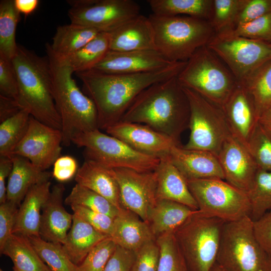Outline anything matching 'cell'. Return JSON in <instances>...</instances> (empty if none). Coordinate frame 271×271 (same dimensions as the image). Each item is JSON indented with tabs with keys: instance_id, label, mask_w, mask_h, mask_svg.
<instances>
[{
	"instance_id": "6da1fadb",
	"label": "cell",
	"mask_w": 271,
	"mask_h": 271,
	"mask_svg": "<svg viewBox=\"0 0 271 271\" xmlns=\"http://www.w3.org/2000/svg\"><path fill=\"white\" fill-rule=\"evenodd\" d=\"M187 62H176L158 70L135 74H111L94 70L76 73L83 92L94 102L99 129L120 121L137 97L151 85L177 76Z\"/></svg>"
},
{
	"instance_id": "7a4b0ae2",
	"label": "cell",
	"mask_w": 271,
	"mask_h": 271,
	"mask_svg": "<svg viewBox=\"0 0 271 271\" xmlns=\"http://www.w3.org/2000/svg\"><path fill=\"white\" fill-rule=\"evenodd\" d=\"M177 76L143 90L120 121L147 125L180 143L181 134L189 127L190 105Z\"/></svg>"
},
{
	"instance_id": "3957f363",
	"label": "cell",
	"mask_w": 271,
	"mask_h": 271,
	"mask_svg": "<svg viewBox=\"0 0 271 271\" xmlns=\"http://www.w3.org/2000/svg\"><path fill=\"white\" fill-rule=\"evenodd\" d=\"M51 74L52 94L61 121L62 145L68 147L82 133L98 129L97 113L93 101L82 91L72 77L67 59L46 45Z\"/></svg>"
},
{
	"instance_id": "277c9868",
	"label": "cell",
	"mask_w": 271,
	"mask_h": 271,
	"mask_svg": "<svg viewBox=\"0 0 271 271\" xmlns=\"http://www.w3.org/2000/svg\"><path fill=\"white\" fill-rule=\"evenodd\" d=\"M19 87L18 102L34 118L61 129V121L52 94L50 67L47 56L41 57L18 45L12 60Z\"/></svg>"
},
{
	"instance_id": "5b68a950",
	"label": "cell",
	"mask_w": 271,
	"mask_h": 271,
	"mask_svg": "<svg viewBox=\"0 0 271 271\" xmlns=\"http://www.w3.org/2000/svg\"><path fill=\"white\" fill-rule=\"evenodd\" d=\"M155 49L171 62H187L215 35L209 21L187 16L149 17Z\"/></svg>"
},
{
	"instance_id": "8992f818",
	"label": "cell",
	"mask_w": 271,
	"mask_h": 271,
	"mask_svg": "<svg viewBox=\"0 0 271 271\" xmlns=\"http://www.w3.org/2000/svg\"><path fill=\"white\" fill-rule=\"evenodd\" d=\"M177 78L182 86L221 108L240 84L225 63L207 45L193 54Z\"/></svg>"
},
{
	"instance_id": "52a82bcc",
	"label": "cell",
	"mask_w": 271,
	"mask_h": 271,
	"mask_svg": "<svg viewBox=\"0 0 271 271\" xmlns=\"http://www.w3.org/2000/svg\"><path fill=\"white\" fill-rule=\"evenodd\" d=\"M225 222L198 210L173 232L189 271H210L216 263Z\"/></svg>"
},
{
	"instance_id": "ba28073f",
	"label": "cell",
	"mask_w": 271,
	"mask_h": 271,
	"mask_svg": "<svg viewBox=\"0 0 271 271\" xmlns=\"http://www.w3.org/2000/svg\"><path fill=\"white\" fill-rule=\"evenodd\" d=\"M216 262L227 271H271L249 216L224 223Z\"/></svg>"
},
{
	"instance_id": "9c48e42d",
	"label": "cell",
	"mask_w": 271,
	"mask_h": 271,
	"mask_svg": "<svg viewBox=\"0 0 271 271\" xmlns=\"http://www.w3.org/2000/svg\"><path fill=\"white\" fill-rule=\"evenodd\" d=\"M72 143L84 148L85 160L111 169L126 168L151 172L155 170L160 160L134 150L121 140L105 134L99 129L76 136Z\"/></svg>"
},
{
	"instance_id": "30bf717a",
	"label": "cell",
	"mask_w": 271,
	"mask_h": 271,
	"mask_svg": "<svg viewBox=\"0 0 271 271\" xmlns=\"http://www.w3.org/2000/svg\"><path fill=\"white\" fill-rule=\"evenodd\" d=\"M183 87L190 105V136L183 147L210 152L217 156L225 142L232 136L223 112L198 93Z\"/></svg>"
},
{
	"instance_id": "8fae6325",
	"label": "cell",
	"mask_w": 271,
	"mask_h": 271,
	"mask_svg": "<svg viewBox=\"0 0 271 271\" xmlns=\"http://www.w3.org/2000/svg\"><path fill=\"white\" fill-rule=\"evenodd\" d=\"M189 190L203 214L231 222L249 216L247 193L217 178L187 180Z\"/></svg>"
},
{
	"instance_id": "7c38bea8",
	"label": "cell",
	"mask_w": 271,
	"mask_h": 271,
	"mask_svg": "<svg viewBox=\"0 0 271 271\" xmlns=\"http://www.w3.org/2000/svg\"><path fill=\"white\" fill-rule=\"evenodd\" d=\"M207 46L225 63L239 84L271 60V43L233 35L215 34Z\"/></svg>"
},
{
	"instance_id": "4fadbf2b",
	"label": "cell",
	"mask_w": 271,
	"mask_h": 271,
	"mask_svg": "<svg viewBox=\"0 0 271 271\" xmlns=\"http://www.w3.org/2000/svg\"><path fill=\"white\" fill-rule=\"evenodd\" d=\"M140 7L132 0H93L79 8H71V23L110 33L140 14Z\"/></svg>"
},
{
	"instance_id": "5bb4252c",
	"label": "cell",
	"mask_w": 271,
	"mask_h": 271,
	"mask_svg": "<svg viewBox=\"0 0 271 271\" xmlns=\"http://www.w3.org/2000/svg\"><path fill=\"white\" fill-rule=\"evenodd\" d=\"M117 181L121 205L148 222L157 201L155 171L140 172L130 169H113Z\"/></svg>"
},
{
	"instance_id": "9a60e30c",
	"label": "cell",
	"mask_w": 271,
	"mask_h": 271,
	"mask_svg": "<svg viewBox=\"0 0 271 271\" xmlns=\"http://www.w3.org/2000/svg\"><path fill=\"white\" fill-rule=\"evenodd\" d=\"M61 144V130L43 123L31 115L27 131L11 157H23L40 170L46 171L60 157Z\"/></svg>"
},
{
	"instance_id": "2e32d148",
	"label": "cell",
	"mask_w": 271,
	"mask_h": 271,
	"mask_svg": "<svg viewBox=\"0 0 271 271\" xmlns=\"http://www.w3.org/2000/svg\"><path fill=\"white\" fill-rule=\"evenodd\" d=\"M105 130L134 150L159 159L169 156L172 148L180 145L170 137L141 123L120 121Z\"/></svg>"
},
{
	"instance_id": "e0dca14e",
	"label": "cell",
	"mask_w": 271,
	"mask_h": 271,
	"mask_svg": "<svg viewBox=\"0 0 271 271\" xmlns=\"http://www.w3.org/2000/svg\"><path fill=\"white\" fill-rule=\"evenodd\" d=\"M217 157L224 180L247 193L258 170L247 148L232 136L225 142Z\"/></svg>"
},
{
	"instance_id": "ac0fdd59",
	"label": "cell",
	"mask_w": 271,
	"mask_h": 271,
	"mask_svg": "<svg viewBox=\"0 0 271 271\" xmlns=\"http://www.w3.org/2000/svg\"><path fill=\"white\" fill-rule=\"evenodd\" d=\"M174 63L155 49L128 52L109 50L91 70L105 73L135 74L158 70Z\"/></svg>"
},
{
	"instance_id": "d6986e66",
	"label": "cell",
	"mask_w": 271,
	"mask_h": 271,
	"mask_svg": "<svg viewBox=\"0 0 271 271\" xmlns=\"http://www.w3.org/2000/svg\"><path fill=\"white\" fill-rule=\"evenodd\" d=\"M221 109L232 136L247 148L259 117L246 88L240 84Z\"/></svg>"
},
{
	"instance_id": "ffe728a7",
	"label": "cell",
	"mask_w": 271,
	"mask_h": 271,
	"mask_svg": "<svg viewBox=\"0 0 271 271\" xmlns=\"http://www.w3.org/2000/svg\"><path fill=\"white\" fill-rule=\"evenodd\" d=\"M65 188L57 184L52 188L44 204L41 216L40 236L44 240L63 244L72 224L73 214L67 212L63 205Z\"/></svg>"
},
{
	"instance_id": "44dd1931",
	"label": "cell",
	"mask_w": 271,
	"mask_h": 271,
	"mask_svg": "<svg viewBox=\"0 0 271 271\" xmlns=\"http://www.w3.org/2000/svg\"><path fill=\"white\" fill-rule=\"evenodd\" d=\"M169 158L186 180L217 178L224 180L217 157L202 150H190L182 146H174Z\"/></svg>"
},
{
	"instance_id": "7402d4cb",
	"label": "cell",
	"mask_w": 271,
	"mask_h": 271,
	"mask_svg": "<svg viewBox=\"0 0 271 271\" xmlns=\"http://www.w3.org/2000/svg\"><path fill=\"white\" fill-rule=\"evenodd\" d=\"M109 33L110 50L128 52L155 49L149 18L141 14Z\"/></svg>"
},
{
	"instance_id": "603a6c76",
	"label": "cell",
	"mask_w": 271,
	"mask_h": 271,
	"mask_svg": "<svg viewBox=\"0 0 271 271\" xmlns=\"http://www.w3.org/2000/svg\"><path fill=\"white\" fill-rule=\"evenodd\" d=\"M155 172L157 200H171L198 210L187 180L172 163L169 156L160 159Z\"/></svg>"
},
{
	"instance_id": "cb8c5ba5",
	"label": "cell",
	"mask_w": 271,
	"mask_h": 271,
	"mask_svg": "<svg viewBox=\"0 0 271 271\" xmlns=\"http://www.w3.org/2000/svg\"><path fill=\"white\" fill-rule=\"evenodd\" d=\"M110 237L117 245L134 252L156 240L148 224L124 208L114 218Z\"/></svg>"
},
{
	"instance_id": "d4e9b609",
	"label": "cell",
	"mask_w": 271,
	"mask_h": 271,
	"mask_svg": "<svg viewBox=\"0 0 271 271\" xmlns=\"http://www.w3.org/2000/svg\"><path fill=\"white\" fill-rule=\"evenodd\" d=\"M51 182L34 185L19 206L13 233L27 237L39 236L41 211L50 193Z\"/></svg>"
},
{
	"instance_id": "484cf974",
	"label": "cell",
	"mask_w": 271,
	"mask_h": 271,
	"mask_svg": "<svg viewBox=\"0 0 271 271\" xmlns=\"http://www.w3.org/2000/svg\"><path fill=\"white\" fill-rule=\"evenodd\" d=\"M75 180L76 184L105 197L119 209L123 208L120 202L118 184L113 169L85 160L78 169Z\"/></svg>"
},
{
	"instance_id": "4316f807",
	"label": "cell",
	"mask_w": 271,
	"mask_h": 271,
	"mask_svg": "<svg viewBox=\"0 0 271 271\" xmlns=\"http://www.w3.org/2000/svg\"><path fill=\"white\" fill-rule=\"evenodd\" d=\"M13 166L7 186V198L20 206L28 191L35 185L50 180L52 173L42 171L28 159L12 156Z\"/></svg>"
},
{
	"instance_id": "83f0119b",
	"label": "cell",
	"mask_w": 271,
	"mask_h": 271,
	"mask_svg": "<svg viewBox=\"0 0 271 271\" xmlns=\"http://www.w3.org/2000/svg\"><path fill=\"white\" fill-rule=\"evenodd\" d=\"M107 237L73 214L72 224L62 247L72 262L78 266L89 252Z\"/></svg>"
},
{
	"instance_id": "f1b7e54d",
	"label": "cell",
	"mask_w": 271,
	"mask_h": 271,
	"mask_svg": "<svg viewBox=\"0 0 271 271\" xmlns=\"http://www.w3.org/2000/svg\"><path fill=\"white\" fill-rule=\"evenodd\" d=\"M198 210L175 201L157 200L150 212L147 223L157 238L165 233L173 232Z\"/></svg>"
},
{
	"instance_id": "f546056e",
	"label": "cell",
	"mask_w": 271,
	"mask_h": 271,
	"mask_svg": "<svg viewBox=\"0 0 271 271\" xmlns=\"http://www.w3.org/2000/svg\"><path fill=\"white\" fill-rule=\"evenodd\" d=\"M0 251L11 259L14 268L19 270L51 271L34 248L28 237L13 233Z\"/></svg>"
},
{
	"instance_id": "4dcf8cb0",
	"label": "cell",
	"mask_w": 271,
	"mask_h": 271,
	"mask_svg": "<svg viewBox=\"0 0 271 271\" xmlns=\"http://www.w3.org/2000/svg\"><path fill=\"white\" fill-rule=\"evenodd\" d=\"M99 33L92 28L71 23L58 26L50 47L58 56L67 57L82 48Z\"/></svg>"
},
{
	"instance_id": "1f68e13d",
	"label": "cell",
	"mask_w": 271,
	"mask_h": 271,
	"mask_svg": "<svg viewBox=\"0 0 271 271\" xmlns=\"http://www.w3.org/2000/svg\"><path fill=\"white\" fill-rule=\"evenodd\" d=\"M213 0H149L152 14L161 16H187L209 21Z\"/></svg>"
},
{
	"instance_id": "d6a6232c",
	"label": "cell",
	"mask_w": 271,
	"mask_h": 271,
	"mask_svg": "<svg viewBox=\"0 0 271 271\" xmlns=\"http://www.w3.org/2000/svg\"><path fill=\"white\" fill-rule=\"evenodd\" d=\"M109 33H99L77 52L65 58L73 72L92 69L105 56L109 49Z\"/></svg>"
},
{
	"instance_id": "836d02e7",
	"label": "cell",
	"mask_w": 271,
	"mask_h": 271,
	"mask_svg": "<svg viewBox=\"0 0 271 271\" xmlns=\"http://www.w3.org/2000/svg\"><path fill=\"white\" fill-rule=\"evenodd\" d=\"M20 19V13L14 0L0 2V53L12 60L16 55L18 45L16 42V31Z\"/></svg>"
},
{
	"instance_id": "e575fe53",
	"label": "cell",
	"mask_w": 271,
	"mask_h": 271,
	"mask_svg": "<svg viewBox=\"0 0 271 271\" xmlns=\"http://www.w3.org/2000/svg\"><path fill=\"white\" fill-rule=\"evenodd\" d=\"M240 84L243 85L251 95L260 117L271 107V60L257 69Z\"/></svg>"
},
{
	"instance_id": "d590c367",
	"label": "cell",
	"mask_w": 271,
	"mask_h": 271,
	"mask_svg": "<svg viewBox=\"0 0 271 271\" xmlns=\"http://www.w3.org/2000/svg\"><path fill=\"white\" fill-rule=\"evenodd\" d=\"M250 203L249 217L254 221L271 210V171L258 169L246 193Z\"/></svg>"
},
{
	"instance_id": "8d00e7d4",
	"label": "cell",
	"mask_w": 271,
	"mask_h": 271,
	"mask_svg": "<svg viewBox=\"0 0 271 271\" xmlns=\"http://www.w3.org/2000/svg\"><path fill=\"white\" fill-rule=\"evenodd\" d=\"M30 117V113L24 109L1 122L0 156L11 157L14 149L27 131Z\"/></svg>"
},
{
	"instance_id": "74e56055",
	"label": "cell",
	"mask_w": 271,
	"mask_h": 271,
	"mask_svg": "<svg viewBox=\"0 0 271 271\" xmlns=\"http://www.w3.org/2000/svg\"><path fill=\"white\" fill-rule=\"evenodd\" d=\"M37 253L51 271H78L70 260L62 244L46 241L39 236L28 237Z\"/></svg>"
},
{
	"instance_id": "f35d334b",
	"label": "cell",
	"mask_w": 271,
	"mask_h": 271,
	"mask_svg": "<svg viewBox=\"0 0 271 271\" xmlns=\"http://www.w3.org/2000/svg\"><path fill=\"white\" fill-rule=\"evenodd\" d=\"M64 203L70 206H81L109 215L113 219L118 215L120 210L105 197L78 184L73 187L65 199Z\"/></svg>"
},
{
	"instance_id": "ab89813d",
	"label": "cell",
	"mask_w": 271,
	"mask_h": 271,
	"mask_svg": "<svg viewBox=\"0 0 271 271\" xmlns=\"http://www.w3.org/2000/svg\"><path fill=\"white\" fill-rule=\"evenodd\" d=\"M246 0H213L209 22L215 34L225 33L235 27L236 20Z\"/></svg>"
},
{
	"instance_id": "60d3db41",
	"label": "cell",
	"mask_w": 271,
	"mask_h": 271,
	"mask_svg": "<svg viewBox=\"0 0 271 271\" xmlns=\"http://www.w3.org/2000/svg\"><path fill=\"white\" fill-rule=\"evenodd\" d=\"M160 255L158 271H189L173 232L158 236Z\"/></svg>"
},
{
	"instance_id": "b9f144b4",
	"label": "cell",
	"mask_w": 271,
	"mask_h": 271,
	"mask_svg": "<svg viewBox=\"0 0 271 271\" xmlns=\"http://www.w3.org/2000/svg\"><path fill=\"white\" fill-rule=\"evenodd\" d=\"M258 169L271 171V132L258 121L247 145Z\"/></svg>"
},
{
	"instance_id": "7bdbcfd3",
	"label": "cell",
	"mask_w": 271,
	"mask_h": 271,
	"mask_svg": "<svg viewBox=\"0 0 271 271\" xmlns=\"http://www.w3.org/2000/svg\"><path fill=\"white\" fill-rule=\"evenodd\" d=\"M117 245L108 236L97 244L78 265V271H103Z\"/></svg>"
},
{
	"instance_id": "ee69618b",
	"label": "cell",
	"mask_w": 271,
	"mask_h": 271,
	"mask_svg": "<svg viewBox=\"0 0 271 271\" xmlns=\"http://www.w3.org/2000/svg\"><path fill=\"white\" fill-rule=\"evenodd\" d=\"M225 33L271 43V12Z\"/></svg>"
},
{
	"instance_id": "f6af8a7d",
	"label": "cell",
	"mask_w": 271,
	"mask_h": 271,
	"mask_svg": "<svg viewBox=\"0 0 271 271\" xmlns=\"http://www.w3.org/2000/svg\"><path fill=\"white\" fill-rule=\"evenodd\" d=\"M0 92L1 95L18 102L19 87L12 60L0 53Z\"/></svg>"
},
{
	"instance_id": "bcb514c9",
	"label": "cell",
	"mask_w": 271,
	"mask_h": 271,
	"mask_svg": "<svg viewBox=\"0 0 271 271\" xmlns=\"http://www.w3.org/2000/svg\"><path fill=\"white\" fill-rule=\"evenodd\" d=\"M135 252L131 271H158L160 251L156 240L148 243Z\"/></svg>"
},
{
	"instance_id": "7dc6e473",
	"label": "cell",
	"mask_w": 271,
	"mask_h": 271,
	"mask_svg": "<svg viewBox=\"0 0 271 271\" xmlns=\"http://www.w3.org/2000/svg\"><path fill=\"white\" fill-rule=\"evenodd\" d=\"M75 214L100 232L110 236L114 219L109 215L93 211L79 205L70 206Z\"/></svg>"
},
{
	"instance_id": "c3c4849f",
	"label": "cell",
	"mask_w": 271,
	"mask_h": 271,
	"mask_svg": "<svg viewBox=\"0 0 271 271\" xmlns=\"http://www.w3.org/2000/svg\"><path fill=\"white\" fill-rule=\"evenodd\" d=\"M19 208L9 200L0 204V249L13 233Z\"/></svg>"
},
{
	"instance_id": "681fc988",
	"label": "cell",
	"mask_w": 271,
	"mask_h": 271,
	"mask_svg": "<svg viewBox=\"0 0 271 271\" xmlns=\"http://www.w3.org/2000/svg\"><path fill=\"white\" fill-rule=\"evenodd\" d=\"M270 12L271 0H246L238 16L235 28Z\"/></svg>"
},
{
	"instance_id": "f907efd6",
	"label": "cell",
	"mask_w": 271,
	"mask_h": 271,
	"mask_svg": "<svg viewBox=\"0 0 271 271\" xmlns=\"http://www.w3.org/2000/svg\"><path fill=\"white\" fill-rule=\"evenodd\" d=\"M255 237L271 261V210L253 221Z\"/></svg>"
},
{
	"instance_id": "816d5d0a",
	"label": "cell",
	"mask_w": 271,
	"mask_h": 271,
	"mask_svg": "<svg viewBox=\"0 0 271 271\" xmlns=\"http://www.w3.org/2000/svg\"><path fill=\"white\" fill-rule=\"evenodd\" d=\"M135 257L134 251L117 245L103 271H131Z\"/></svg>"
},
{
	"instance_id": "f5cc1de1",
	"label": "cell",
	"mask_w": 271,
	"mask_h": 271,
	"mask_svg": "<svg viewBox=\"0 0 271 271\" xmlns=\"http://www.w3.org/2000/svg\"><path fill=\"white\" fill-rule=\"evenodd\" d=\"M53 166L52 176L60 182L70 180L76 175L78 170L76 161L69 156L60 157Z\"/></svg>"
},
{
	"instance_id": "db71d44e",
	"label": "cell",
	"mask_w": 271,
	"mask_h": 271,
	"mask_svg": "<svg viewBox=\"0 0 271 271\" xmlns=\"http://www.w3.org/2000/svg\"><path fill=\"white\" fill-rule=\"evenodd\" d=\"M13 166L11 157L0 156V204L7 200L6 180L9 179Z\"/></svg>"
},
{
	"instance_id": "11a10c76",
	"label": "cell",
	"mask_w": 271,
	"mask_h": 271,
	"mask_svg": "<svg viewBox=\"0 0 271 271\" xmlns=\"http://www.w3.org/2000/svg\"><path fill=\"white\" fill-rule=\"evenodd\" d=\"M24 109L15 99L0 95V122H2Z\"/></svg>"
},
{
	"instance_id": "9f6ffc18",
	"label": "cell",
	"mask_w": 271,
	"mask_h": 271,
	"mask_svg": "<svg viewBox=\"0 0 271 271\" xmlns=\"http://www.w3.org/2000/svg\"><path fill=\"white\" fill-rule=\"evenodd\" d=\"M15 5L17 10L25 16L30 15L37 8L38 0H14Z\"/></svg>"
},
{
	"instance_id": "6f0895ef",
	"label": "cell",
	"mask_w": 271,
	"mask_h": 271,
	"mask_svg": "<svg viewBox=\"0 0 271 271\" xmlns=\"http://www.w3.org/2000/svg\"><path fill=\"white\" fill-rule=\"evenodd\" d=\"M258 121L260 123L271 132V107L260 116Z\"/></svg>"
},
{
	"instance_id": "680465c9",
	"label": "cell",
	"mask_w": 271,
	"mask_h": 271,
	"mask_svg": "<svg viewBox=\"0 0 271 271\" xmlns=\"http://www.w3.org/2000/svg\"><path fill=\"white\" fill-rule=\"evenodd\" d=\"M210 271H227L216 262L211 268Z\"/></svg>"
},
{
	"instance_id": "91938a15",
	"label": "cell",
	"mask_w": 271,
	"mask_h": 271,
	"mask_svg": "<svg viewBox=\"0 0 271 271\" xmlns=\"http://www.w3.org/2000/svg\"><path fill=\"white\" fill-rule=\"evenodd\" d=\"M13 271H20L13 267Z\"/></svg>"
},
{
	"instance_id": "94428289",
	"label": "cell",
	"mask_w": 271,
	"mask_h": 271,
	"mask_svg": "<svg viewBox=\"0 0 271 271\" xmlns=\"http://www.w3.org/2000/svg\"><path fill=\"white\" fill-rule=\"evenodd\" d=\"M0 271H4L3 270H2V269H0Z\"/></svg>"
}]
</instances>
